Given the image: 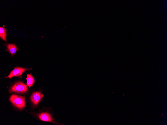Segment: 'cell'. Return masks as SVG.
Returning a JSON list of instances; mask_svg holds the SVG:
<instances>
[{"label":"cell","instance_id":"cell-4","mask_svg":"<svg viewBox=\"0 0 167 125\" xmlns=\"http://www.w3.org/2000/svg\"><path fill=\"white\" fill-rule=\"evenodd\" d=\"M44 95L40 92H34L33 93L30 97L31 101L34 105H37L42 99Z\"/></svg>","mask_w":167,"mask_h":125},{"label":"cell","instance_id":"cell-1","mask_svg":"<svg viewBox=\"0 0 167 125\" xmlns=\"http://www.w3.org/2000/svg\"><path fill=\"white\" fill-rule=\"evenodd\" d=\"M10 100L15 106L19 109H22L25 107V98L24 97L12 94L10 96Z\"/></svg>","mask_w":167,"mask_h":125},{"label":"cell","instance_id":"cell-5","mask_svg":"<svg viewBox=\"0 0 167 125\" xmlns=\"http://www.w3.org/2000/svg\"><path fill=\"white\" fill-rule=\"evenodd\" d=\"M39 118L41 120L48 122L52 121L53 120L52 116L48 113L43 112L38 115Z\"/></svg>","mask_w":167,"mask_h":125},{"label":"cell","instance_id":"cell-6","mask_svg":"<svg viewBox=\"0 0 167 125\" xmlns=\"http://www.w3.org/2000/svg\"><path fill=\"white\" fill-rule=\"evenodd\" d=\"M6 47L8 51L10 53L12 54V56L15 54L16 51L18 50L16 46L14 44H7Z\"/></svg>","mask_w":167,"mask_h":125},{"label":"cell","instance_id":"cell-2","mask_svg":"<svg viewBox=\"0 0 167 125\" xmlns=\"http://www.w3.org/2000/svg\"><path fill=\"white\" fill-rule=\"evenodd\" d=\"M26 85L22 82L18 81L14 83L10 88L9 92H14L17 93H24L28 90Z\"/></svg>","mask_w":167,"mask_h":125},{"label":"cell","instance_id":"cell-8","mask_svg":"<svg viewBox=\"0 0 167 125\" xmlns=\"http://www.w3.org/2000/svg\"><path fill=\"white\" fill-rule=\"evenodd\" d=\"M6 30L4 28V25L2 27H0V37L3 40L6 41Z\"/></svg>","mask_w":167,"mask_h":125},{"label":"cell","instance_id":"cell-3","mask_svg":"<svg viewBox=\"0 0 167 125\" xmlns=\"http://www.w3.org/2000/svg\"><path fill=\"white\" fill-rule=\"evenodd\" d=\"M32 69V68H26L19 67H15L14 70L10 72V74L5 78H9L10 79L13 77L20 76L24 72Z\"/></svg>","mask_w":167,"mask_h":125},{"label":"cell","instance_id":"cell-7","mask_svg":"<svg viewBox=\"0 0 167 125\" xmlns=\"http://www.w3.org/2000/svg\"><path fill=\"white\" fill-rule=\"evenodd\" d=\"M26 79L27 80L26 84L29 88H30L32 86L34 82V78L31 75V74H28L27 78Z\"/></svg>","mask_w":167,"mask_h":125}]
</instances>
